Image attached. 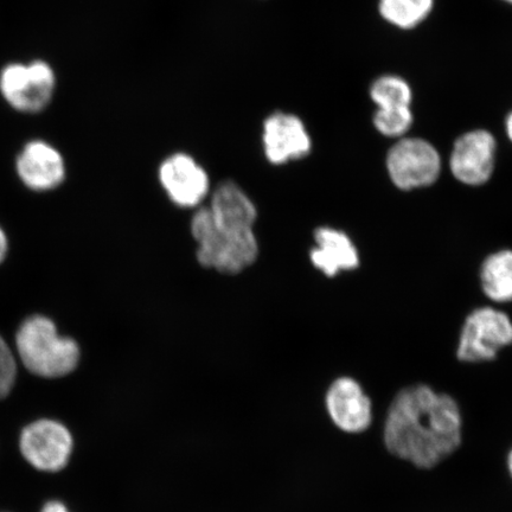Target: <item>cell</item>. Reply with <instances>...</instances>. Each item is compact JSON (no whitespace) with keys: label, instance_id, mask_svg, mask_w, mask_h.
Instances as JSON below:
<instances>
[{"label":"cell","instance_id":"9a60e30c","mask_svg":"<svg viewBox=\"0 0 512 512\" xmlns=\"http://www.w3.org/2000/svg\"><path fill=\"white\" fill-rule=\"evenodd\" d=\"M480 285L492 302H512V251L504 249L491 254L480 268Z\"/></svg>","mask_w":512,"mask_h":512},{"label":"cell","instance_id":"9c48e42d","mask_svg":"<svg viewBox=\"0 0 512 512\" xmlns=\"http://www.w3.org/2000/svg\"><path fill=\"white\" fill-rule=\"evenodd\" d=\"M496 139L488 131L463 134L453 145L450 170L460 183L479 187L489 182L495 170Z\"/></svg>","mask_w":512,"mask_h":512},{"label":"cell","instance_id":"e0dca14e","mask_svg":"<svg viewBox=\"0 0 512 512\" xmlns=\"http://www.w3.org/2000/svg\"><path fill=\"white\" fill-rule=\"evenodd\" d=\"M412 95L408 83L395 75L381 76L370 88L371 100L377 108L409 107Z\"/></svg>","mask_w":512,"mask_h":512},{"label":"cell","instance_id":"ba28073f","mask_svg":"<svg viewBox=\"0 0 512 512\" xmlns=\"http://www.w3.org/2000/svg\"><path fill=\"white\" fill-rule=\"evenodd\" d=\"M73 437L68 428L55 420H38L25 427L19 447L35 469L59 472L67 466L73 452Z\"/></svg>","mask_w":512,"mask_h":512},{"label":"cell","instance_id":"6da1fadb","mask_svg":"<svg viewBox=\"0 0 512 512\" xmlns=\"http://www.w3.org/2000/svg\"><path fill=\"white\" fill-rule=\"evenodd\" d=\"M382 443L390 456L419 470H432L463 443V414L451 394L430 384H408L384 413Z\"/></svg>","mask_w":512,"mask_h":512},{"label":"cell","instance_id":"30bf717a","mask_svg":"<svg viewBox=\"0 0 512 512\" xmlns=\"http://www.w3.org/2000/svg\"><path fill=\"white\" fill-rule=\"evenodd\" d=\"M159 181L170 200L181 208H197L209 195V176L196 160L185 153L165 159Z\"/></svg>","mask_w":512,"mask_h":512},{"label":"cell","instance_id":"603a6c76","mask_svg":"<svg viewBox=\"0 0 512 512\" xmlns=\"http://www.w3.org/2000/svg\"><path fill=\"white\" fill-rule=\"evenodd\" d=\"M504 2L512 4V0H504Z\"/></svg>","mask_w":512,"mask_h":512},{"label":"cell","instance_id":"7c38bea8","mask_svg":"<svg viewBox=\"0 0 512 512\" xmlns=\"http://www.w3.org/2000/svg\"><path fill=\"white\" fill-rule=\"evenodd\" d=\"M17 171L24 184L35 191L55 189L66 176L59 151L43 142H32L24 147L17 159Z\"/></svg>","mask_w":512,"mask_h":512},{"label":"cell","instance_id":"7a4b0ae2","mask_svg":"<svg viewBox=\"0 0 512 512\" xmlns=\"http://www.w3.org/2000/svg\"><path fill=\"white\" fill-rule=\"evenodd\" d=\"M16 345L23 366L47 379L72 373L80 361L79 345L72 338L60 336L46 317L25 320L17 332Z\"/></svg>","mask_w":512,"mask_h":512},{"label":"cell","instance_id":"8fae6325","mask_svg":"<svg viewBox=\"0 0 512 512\" xmlns=\"http://www.w3.org/2000/svg\"><path fill=\"white\" fill-rule=\"evenodd\" d=\"M265 155L272 164L281 165L302 159L311 152V138L296 115L273 113L264 124Z\"/></svg>","mask_w":512,"mask_h":512},{"label":"cell","instance_id":"5bb4252c","mask_svg":"<svg viewBox=\"0 0 512 512\" xmlns=\"http://www.w3.org/2000/svg\"><path fill=\"white\" fill-rule=\"evenodd\" d=\"M209 213L216 224L234 232H252L258 211L238 184L224 182L211 195Z\"/></svg>","mask_w":512,"mask_h":512},{"label":"cell","instance_id":"8992f818","mask_svg":"<svg viewBox=\"0 0 512 512\" xmlns=\"http://www.w3.org/2000/svg\"><path fill=\"white\" fill-rule=\"evenodd\" d=\"M387 171L395 187L409 191L438 181L441 157L435 147L420 138H402L388 151Z\"/></svg>","mask_w":512,"mask_h":512},{"label":"cell","instance_id":"ffe728a7","mask_svg":"<svg viewBox=\"0 0 512 512\" xmlns=\"http://www.w3.org/2000/svg\"><path fill=\"white\" fill-rule=\"evenodd\" d=\"M41 512H69L66 505L61 502H49L44 505V508Z\"/></svg>","mask_w":512,"mask_h":512},{"label":"cell","instance_id":"5b68a950","mask_svg":"<svg viewBox=\"0 0 512 512\" xmlns=\"http://www.w3.org/2000/svg\"><path fill=\"white\" fill-rule=\"evenodd\" d=\"M323 403L332 426L339 432L360 435L374 425L373 399L354 376L341 375L332 380L325 390Z\"/></svg>","mask_w":512,"mask_h":512},{"label":"cell","instance_id":"52a82bcc","mask_svg":"<svg viewBox=\"0 0 512 512\" xmlns=\"http://www.w3.org/2000/svg\"><path fill=\"white\" fill-rule=\"evenodd\" d=\"M55 75L47 63L36 61L11 64L0 76V91L12 107L21 112H40L49 104Z\"/></svg>","mask_w":512,"mask_h":512},{"label":"cell","instance_id":"4fadbf2b","mask_svg":"<svg viewBox=\"0 0 512 512\" xmlns=\"http://www.w3.org/2000/svg\"><path fill=\"white\" fill-rule=\"evenodd\" d=\"M316 247L310 259L313 266L326 277H335L339 272L352 271L360 266V254L347 234L331 227H320L315 232Z\"/></svg>","mask_w":512,"mask_h":512},{"label":"cell","instance_id":"2e32d148","mask_svg":"<svg viewBox=\"0 0 512 512\" xmlns=\"http://www.w3.org/2000/svg\"><path fill=\"white\" fill-rule=\"evenodd\" d=\"M434 0H380L381 16L401 29H413L425 21Z\"/></svg>","mask_w":512,"mask_h":512},{"label":"cell","instance_id":"ac0fdd59","mask_svg":"<svg viewBox=\"0 0 512 512\" xmlns=\"http://www.w3.org/2000/svg\"><path fill=\"white\" fill-rule=\"evenodd\" d=\"M413 113L409 107L377 108L374 126L383 136L401 138L411 130Z\"/></svg>","mask_w":512,"mask_h":512},{"label":"cell","instance_id":"44dd1931","mask_svg":"<svg viewBox=\"0 0 512 512\" xmlns=\"http://www.w3.org/2000/svg\"><path fill=\"white\" fill-rule=\"evenodd\" d=\"M6 252H8V240H6V236L0 228V262L5 259Z\"/></svg>","mask_w":512,"mask_h":512},{"label":"cell","instance_id":"7402d4cb","mask_svg":"<svg viewBox=\"0 0 512 512\" xmlns=\"http://www.w3.org/2000/svg\"><path fill=\"white\" fill-rule=\"evenodd\" d=\"M505 467H507L508 475L512 482V446L509 448L507 457H505Z\"/></svg>","mask_w":512,"mask_h":512},{"label":"cell","instance_id":"277c9868","mask_svg":"<svg viewBox=\"0 0 512 512\" xmlns=\"http://www.w3.org/2000/svg\"><path fill=\"white\" fill-rule=\"evenodd\" d=\"M512 345V320L494 307H479L467 316L460 331L456 357L466 366L495 362Z\"/></svg>","mask_w":512,"mask_h":512},{"label":"cell","instance_id":"3957f363","mask_svg":"<svg viewBox=\"0 0 512 512\" xmlns=\"http://www.w3.org/2000/svg\"><path fill=\"white\" fill-rule=\"evenodd\" d=\"M191 234L197 243V260L204 267L236 274L254 264L259 254L258 240L252 232L222 228L211 217L208 207L197 209L191 220Z\"/></svg>","mask_w":512,"mask_h":512},{"label":"cell","instance_id":"d6986e66","mask_svg":"<svg viewBox=\"0 0 512 512\" xmlns=\"http://www.w3.org/2000/svg\"><path fill=\"white\" fill-rule=\"evenodd\" d=\"M16 360L4 339L0 337V400L11 393L16 381Z\"/></svg>","mask_w":512,"mask_h":512}]
</instances>
